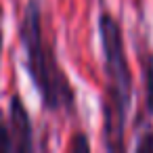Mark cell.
Listing matches in <instances>:
<instances>
[{
	"mask_svg": "<svg viewBox=\"0 0 153 153\" xmlns=\"http://www.w3.org/2000/svg\"><path fill=\"white\" fill-rule=\"evenodd\" d=\"M99 40L103 51L105 90L101 99L103 147L107 151L126 149V122L132 103V71L126 57L120 21L105 9L99 15Z\"/></svg>",
	"mask_w": 153,
	"mask_h": 153,
	"instance_id": "cell-1",
	"label": "cell"
},
{
	"mask_svg": "<svg viewBox=\"0 0 153 153\" xmlns=\"http://www.w3.org/2000/svg\"><path fill=\"white\" fill-rule=\"evenodd\" d=\"M19 40L25 51V69L42 99L44 109L53 113H74L76 111V90L63 71L53 44L46 40L42 30V7L38 0H30L21 23Z\"/></svg>",
	"mask_w": 153,
	"mask_h": 153,
	"instance_id": "cell-2",
	"label": "cell"
},
{
	"mask_svg": "<svg viewBox=\"0 0 153 153\" xmlns=\"http://www.w3.org/2000/svg\"><path fill=\"white\" fill-rule=\"evenodd\" d=\"M9 128H11V138H13V151L27 153V151L34 149V130H32L30 111L23 105V101H21L19 94L11 97Z\"/></svg>",
	"mask_w": 153,
	"mask_h": 153,
	"instance_id": "cell-3",
	"label": "cell"
},
{
	"mask_svg": "<svg viewBox=\"0 0 153 153\" xmlns=\"http://www.w3.org/2000/svg\"><path fill=\"white\" fill-rule=\"evenodd\" d=\"M143 67V82H145V109L153 115V53H145L140 57Z\"/></svg>",
	"mask_w": 153,
	"mask_h": 153,
	"instance_id": "cell-4",
	"label": "cell"
},
{
	"mask_svg": "<svg viewBox=\"0 0 153 153\" xmlns=\"http://www.w3.org/2000/svg\"><path fill=\"white\" fill-rule=\"evenodd\" d=\"M67 151H71V153H88V151H90V140H88V136H86L82 130L74 132L71 138H69V143H67Z\"/></svg>",
	"mask_w": 153,
	"mask_h": 153,
	"instance_id": "cell-5",
	"label": "cell"
},
{
	"mask_svg": "<svg viewBox=\"0 0 153 153\" xmlns=\"http://www.w3.org/2000/svg\"><path fill=\"white\" fill-rule=\"evenodd\" d=\"M7 151H13V138H11V128H9L7 115L0 109V153H7Z\"/></svg>",
	"mask_w": 153,
	"mask_h": 153,
	"instance_id": "cell-6",
	"label": "cell"
},
{
	"mask_svg": "<svg viewBox=\"0 0 153 153\" xmlns=\"http://www.w3.org/2000/svg\"><path fill=\"white\" fill-rule=\"evenodd\" d=\"M134 151H136V153H153V132H145V134L136 140Z\"/></svg>",
	"mask_w": 153,
	"mask_h": 153,
	"instance_id": "cell-7",
	"label": "cell"
},
{
	"mask_svg": "<svg viewBox=\"0 0 153 153\" xmlns=\"http://www.w3.org/2000/svg\"><path fill=\"white\" fill-rule=\"evenodd\" d=\"M2 42H4V38H2V30H0V59H2Z\"/></svg>",
	"mask_w": 153,
	"mask_h": 153,
	"instance_id": "cell-8",
	"label": "cell"
}]
</instances>
